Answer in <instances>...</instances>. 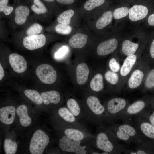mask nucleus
I'll return each mask as SVG.
<instances>
[{
    "label": "nucleus",
    "instance_id": "obj_6",
    "mask_svg": "<svg viewBox=\"0 0 154 154\" xmlns=\"http://www.w3.org/2000/svg\"><path fill=\"white\" fill-rule=\"evenodd\" d=\"M49 142L48 135L43 131L37 130L33 134L30 141V152L32 154H42Z\"/></svg>",
    "mask_w": 154,
    "mask_h": 154
},
{
    "label": "nucleus",
    "instance_id": "obj_30",
    "mask_svg": "<svg viewBox=\"0 0 154 154\" xmlns=\"http://www.w3.org/2000/svg\"><path fill=\"white\" fill-rule=\"evenodd\" d=\"M74 13V11L69 9L63 12L58 17V22L60 23L66 25L69 24L71 22V18Z\"/></svg>",
    "mask_w": 154,
    "mask_h": 154
},
{
    "label": "nucleus",
    "instance_id": "obj_20",
    "mask_svg": "<svg viewBox=\"0 0 154 154\" xmlns=\"http://www.w3.org/2000/svg\"><path fill=\"white\" fill-rule=\"evenodd\" d=\"M88 36L82 33H77L69 39L68 43L72 48H80L83 47L87 41Z\"/></svg>",
    "mask_w": 154,
    "mask_h": 154
},
{
    "label": "nucleus",
    "instance_id": "obj_15",
    "mask_svg": "<svg viewBox=\"0 0 154 154\" xmlns=\"http://www.w3.org/2000/svg\"><path fill=\"white\" fill-rule=\"evenodd\" d=\"M118 41L116 38H112L104 41L98 46L97 52L99 56H104L114 52L117 48Z\"/></svg>",
    "mask_w": 154,
    "mask_h": 154
},
{
    "label": "nucleus",
    "instance_id": "obj_4",
    "mask_svg": "<svg viewBox=\"0 0 154 154\" xmlns=\"http://www.w3.org/2000/svg\"><path fill=\"white\" fill-rule=\"evenodd\" d=\"M58 145L62 151L76 154H92L95 151L92 147L94 146L92 140L85 142L63 135L59 139Z\"/></svg>",
    "mask_w": 154,
    "mask_h": 154
},
{
    "label": "nucleus",
    "instance_id": "obj_41",
    "mask_svg": "<svg viewBox=\"0 0 154 154\" xmlns=\"http://www.w3.org/2000/svg\"><path fill=\"white\" fill-rule=\"evenodd\" d=\"M151 38L149 42L148 52L150 59L154 62V34Z\"/></svg>",
    "mask_w": 154,
    "mask_h": 154
},
{
    "label": "nucleus",
    "instance_id": "obj_18",
    "mask_svg": "<svg viewBox=\"0 0 154 154\" xmlns=\"http://www.w3.org/2000/svg\"><path fill=\"white\" fill-rule=\"evenodd\" d=\"M43 103L46 105L57 104L60 102L61 96L58 91L52 90L42 92L41 94Z\"/></svg>",
    "mask_w": 154,
    "mask_h": 154
},
{
    "label": "nucleus",
    "instance_id": "obj_31",
    "mask_svg": "<svg viewBox=\"0 0 154 154\" xmlns=\"http://www.w3.org/2000/svg\"><path fill=\"white\" fill-rule=\"evenodd\" d=\"M31 8L35 13L37 14L44 13L47 11L46 7L40 0H33V4Z\"/></svg>",
    "mask_w": 154,
    "mask_h": 154
},
{
    "label": "nucleus",
    "instance_id": "obj_29",
    "mask_svg": "<svg viewBox=\"0 0 154 154\" xmlns=\"http://www.w3.org/2000/svg\"><path fill=\"white\" fill-rule=\"evenodd\" d=\"M3 147L5 154H14L17 151L18 145L16 142L7 139L4 141Z\"/></svg>",
    "mask_w": 154,
    "mask_h": 154
},
{
    "label": "nucleus",
    "instance_id": "obj_36",
    "mask_svg": "<svg viewBox=\"0 0 154 154\" xmlns=\"http://www.w3.org/2000/svg\"><path fill=\"white\" fill-rule=\"evenodd\" d=\"M106 80L112 85H116L119 81V76L115 72L108 71L105 74Z\"/></svg>",
    "mask_w": 154,
    "mask_h": 154
},
{
    "label": "nucleus",
    "instance_id": "obj_23",
    "mask_svg": "<svg viewBox=\"0 0 154 154\" xmlns=\"http://www.w3.org/2000/svg\"><path fill=\"white\" fill-rule=\"evenodd\" d=\"M144 76V74L142 71L139 70H135L128 80L129 88L134 89L139 87L142 82Z\"/></svg>",
    "mask_w": 154,
    "mask_h": 154
},
{
    "label": "nucleus",
    "instance_id": "obj_8",
    "mask_svg": "<svg viewBox=\"0 0 154 154\" xmlns=\"http://www.w3.org/2000/svg\"><path fill=\"white\" fill-rule=\"evenodd\" d=\"M57 115L60 120L59 123L88 131L83 123L79 121L66 107L59 108L57 111Z\"/></svg>",
    "mask_w": 154,
    "mask_h": 154
},
{
    "label": "nucleus",
    "instance_id": "obj_13",
    "mask_svg": "<svg viewBox=\"0 0 154 154\" xmlns=\"http://www.w3.org/2000/svg\"><path fill=\"white\" fill-rule=\"evenodd\" d=\"M123 153L147 154L154 153V141L145 140L137 145L134 149H126Z\"/></svg>",
    "mask_w": 154,
    "mask_h": 154
},
{
    "label": "nucleus",
    "instance_id": "obj_21",
    "mask_svg": "<svg viewBox=\"0 0 154 154\" xmlns=\"http://www.w3.org/2000/svg\"><path fill=\"white\" fill-rule=\"evenodd\" d=\"M29 13V10L27 6L21 5L18 6L15 10V21L19 25H22L25 22Z\"/></svg>",
    "mask_w": 154,
    "mask_h": 154
},
{
    "label": "nucleus",
    "instance_id": "obj_43",
    "mask_svg": "<svg viewBox=\"0 0 154 154\" xmlns=\"http://www.w3.org/2000/svg\"><path fill=\"white\" fill-rule=\"evenodd\" d=\"M148 25L151 26H154V12L151 14L147 19Z\"/></svg>",
    "mask_w": 154,
    "mask_h": 154
},
{
    "label": "nucleus",
    "instance_id": "obj_9",
    "mask_svg": "<svg viewBox=\"0 0 154 154\" xmlns=\"http://www.w3.org/2000/svg\"><path fill=\"white\" fill-rule=\"evenodd\" d=\"M35 73L39 80L44 84H52L56 80V72L50 65L43 64L39 66L36 70Z\"/></svg>",
    "mask_w": 154,
    "mask_h": 154
},
{
    "label": "nucleus",
    "instance_id": "obj_24",
    "mask_svg": "<svg viewBox=\"0 0 154 154\" xmlns=\"http://www.w3.org/2000/svg\"><path fill=\"white\" fill-rule=\"evenodd\" d=\"M136 60L137 56L134 54L128 56L126 58L120 69V73L121 76H125L129 73Z\"/></svg>",
    "mask_w": 154,
    "mask_h": 154
},
{
    "label": "nucleus",
    "instance_id": "obj_44",
    "mask_svg": "<svg viewBox=\"0 0 154 154\" xmlns=\"http://www.w3.org/2000/svg\"><path fill=\"white\" fill-rule=\"evenodd\" d=\"M75 0H56L58 2L63 4H70L73 3Z\"/></svg>",
    "mask_w": 154,
    "mask_h": 154
},
{
    "label": "nucleus",
    "instance_id": "obj_17",
    "mask_svg": "<svg viewBox=\"0 0 154 154\" xmlns=\"http://www.w3.org/2000/svg\"><path fill=\"white\" fill-rule=\"evenodd\" d=\"M16 110L12 106L1 108L0 109V121L6 125L12 124L15 119Z\"/></svg>",
    "mask_w": 154,
    "mask_h": 154
},
{
    "label": "nucleus",
    "instance_id": "obj_14",
    "mask_svg": "<svg viewBox=\"0 0 154 154\" xmlns=\"http://www.w3.org/2000/svg\"><path fill=\"white\" fill-rule=\"evenodd\" d=\"M9 64L13 70L17 73L25 72L27 67V62L22 56L15 53L10 54L9 56Z\"/></svg>",
    "mask_w": 154,
    "mask_h": 154
},
{
    "label": "nucleus",
    "instance_id": "obj_3",
    "mask_svg": "<svg viewBox=\"0 0 154 154\" xmlns=\"http://www.w3.org/2000/svg\"><path fill=\"white\" fill-rule=\"evenodd\" d=\"M82 105L88 121L99 126L106 122L105 107L97 97L94 96H88Z\"/></svg>",
    "mask_w": 154,
    "mask_h": 154
},
{
    "label": "nucleus",
    "instance_id": "obj_42",
    "mask_svg": "<svg viewBox=\"0 0 154 154\" xmlns=\"http://www.w3.org/2000/svg\"><path fill=\"white\" fill-rule=\"evenodd\" d=\"M68 48L66 46H64L59 49L54 54V57L56 59H60L63 58L68 53Z\"/></svg>",
    "mask_w": 154,
    "mask_h": 154
},
{
    "label": "nucleus",
    "instance_id": "obj_5",
    "mask_svg": "<svg viewBox=\"0 0 154 154\" xmlns=\"http://www.w3.org/2000/svg\"><path fill=\"white\" fill-rule=\"evenodd\" d=\"M128 105L126 100L120 98H115L104 105L105 110L106 122L111 123L117 119L119 114Z\"/></svg>",
    "mask_w": 154,
    "mask_h": 154
},
{
    "label": "nucleus",
    "instance_id": "obj_32",
    "mask_svg": "<svg viewBox=\"0 0 154 154\" xmlns=\"http://www.w3.org/2000/svg\"><path fill=\"white\" fill-rule=\"evenodd\" d=\"M138 115L146 119L154 126V108H146Z\"/></svg>",
    "mask_w": 154,
    "mask_h": 154
},
{
    "label": "nucleus",
    "instance_id": "obj_40",
    "mask_svg": "<svg viewBox=\"0 0 154 154\" xmlns=\"http://www.w3.org/2000/svg\"><path fill=\"white\" fill-rule=\"evenodd\" d=\"M109 66L112 71L118 72L120 69V65L114 58H111L109 62Z\"/></svg>",
    "mask_w": 154,
    "mask_h": 154
},
{
    "label": "nucleus",
    "instance_id": "obj_38",
    "mask_svg": "<svg viewBox=\"0 0 154 154\" xmlns=\"http://www.w3.org/2000/svg\"><path fill=\"white\" fill-rule=\"evenodd\" d=\"M72 29L70 26L60 23L57 24L55 27V30L57 33L63 35L70 34Z\"/></svg>",
    "mask_w": 154,
    "mask_h": 154
},
{
    "label": "nucleus",
    "instance_id": "obj_12",
    "mask_svg": "<svg viewBox=\"0 0 154 154\" xmlns=\"http://www.w3.org/2000/svg\"><path fill=\"white\" fill-rule=\"evenodd\" d=\"M46 38L42 34L27 36L23 40V44L27 49L34 50L42 47L45 44Z\"/></svg>",
    "mask_w": 154,
    "mask_h": 154
},
{
    "label": "nucleus",
    "instance_id": "obj_33",
    "mask_svg": "<svg viewBox=\"0 0 154 154\" xmlns=\"http://www.w3.org/2000/svg\"><path fill=\"white\" fill-rule=\"evenodd\" d=\"M127 7H122L116 9L113 13V16L116 19H119L126 16L129 13Z\"/></svg>",
    "mask_w": 154,
    "mask_h": 154
},
{
    "label": "nucleus",
    "instance_id": "obj_46",
    "mask_svg": "<svg viewBox=\"0 0 154 154\" xmlns=\"http://www.w3.org/2000/svg\"><path fill=\"white\" fill-rule=\"evenodd\" d=\"M47 2H52L54 0H43Z\"/></svg>",
    "mask_w": 154,
    "mask_h": 154
},
{
    "label": "nucleus",
    "instance_id": "obj_45",
    "mask_svg": "<svg viewBox=\"0 0 154 154\" xmlns=\"http://www.w3.org/2000/svg\"><path fill=\"white\" fill-rule=\"evenodd\" d=\"M4 76V72L1 64H0V80H1Z\"/></svg>",
    "mask_w": 154,
    "mask_h": 154
},
{
    "label": "nucleus",
    "instance_id": "obj_16",
    "mask_svg": "<svg viewBox=\"0 0 154 154\" xmlns=\"http://www.w3.org/2000/svg\"><path fill=\"white\" fill-rule=\"evenodd\" d=\"M149 13L147 7L143 5H135L129 9V17L133 21L142 19L147 16Z\"/></svg>",
    "mask_w": 154,
    "mask_h": 154
},
{
    "label": "nucleus",
    "instance_id": "obj_25",
    "mask_svg": "<svg viewBox=\"0 0 154 154\" xmlns=\"http://www.w3.org/2000/svg\"><path fill=\"white\" fill-rule=\"evenodd\" d=\"M113 13L111 11L104 12L97 21L96 26L98 29H101L110 24L112 21Z\"/></svg>",
    "mask_w": 154,
    "mask_h": 154
},
{
    "label": "nucleus",
    "instance_id": "obj_2",
    "mask_svg": "<svg viewBox=\"0 0 154 154\" xmlns=\"http://www.w3.org/2000/svg\"><path fill=\"white\" fill-rule=\"evenodd\" d=\"M110 134L116 139L127 144H139L147 139L131 124H113L107 127Z\"/></svg>",
    "mask_w": 154,
    "mask_h": 154
},
{
    "label": "nucleus",
    "instance_id": "obj_19",
    "mask_svg": "<svg viewBox=\"0 0 154 154\" xmlns=\"http://www.w3.org/2000/svg\"><path fill=\"white\" fill-rule=\"evenodd\" d=\"M16 113L22 126L27 127L31 124L32 120L28 115L27 108L25 105L22 104L19 106L16 110Z\"/></svg>",
    "mask_w": 154,
    "mask_h": 154
},
{
    "label": "nucleus",
    "instance_id": "obj_28",
    "mask_svg": "<svg viewBox=\"0 0 154 154\" xmlns=\"http://www.w3.org/2000/svg\"><path fill=\"white\" fill-rule=\"evenodd\" d=\"M25 96L34 103L41 104L42 102L41 94L37 91L31 89H27L24 91Z\"/></svg>",
    "mask_w": 154,
    "mask_h": 154
},
{
    "label": "nucleus",
    "instance_id": "obj_35",
    "mask_svg": "<svg viewBox=\"0 0 154 154\" xmlns=\"http://www.w3.org/2000/svg\"><path fill=\"white\" fill-rule=\"evenodd\" d=\"M105 0H88L84 5V9L87 10H91L96 7L102 5Z\"/></svg>",
    "mask_w": 154,
    "mask_h": 154
},
{
    "label": "nucleus",
    "instance_id": "obj_1",
    "mask_svg": "<svg viewBox=\"0 0 154 154\" xmlns=\"http://www.w3.org/2000/svg\"><path fill=\"white\" fill-rule=\"evenodd\" d=\"M109 133L107 127L103 124L99 125L95 135L93 142L94 147L108 154H120L127 149L126 145L120 143Z\"/></svg>",
    "mask_w": 154,
    "mask_h": 154
},
{
    "label": "nucleus",
    "instance_id": "obj_11",
    "mask_svg": "<svg viewBox=\"0 0 154 154\" xmlns=\"http://www.w3.org/2000/svg\"><path fill=\"white\" fill-rule=\"evenodd\" d=\"M66 107L80 122L88 121L87 117L83 105H81L74 98L68 99L66 102Z\"/></svg>",
    "mask_w": 154,
    "mask_h": 154
},
{
    "label": "nucleus",
    "instance_id": "obj_39",
    "mask_svg": "<svg viewBox=\"0 0 154 154\" xmlns=\"http://www.w3.org/2000/svg\"><path fill=\"white\" fill-rule=\"evenodd\" d=\"M8 0L0 1V11L3 12L4 14L8 15L10 14L13 10V7L7 5Z\"/></svg>",
    "mask_w": 154,
    "mask_h": 154
},
{
    "label": "nucleus",
    "instance_id": "obj_7",
    "mask_svg": "<svg viewBox=\"0 0 154 154\" xmlns=\"http://www.w3.org/2000/svg\"><path fill=\"white\" fill-rule=\"evenodd\" d=\"M151 99L148 101L137 100L128 105L119 115L117 119H121L124 123H130L133 116L139 114L150 104Z\"/></svg>",
    "mask_w": 154,
    "mask_h": 154
},
{
    "label": "nucleus",
    "instance_id": "obj_10",
    "mask_svg": "<svg viewBox=\"0 0 154 154\" xmlns=\"http://www.w3.org/2000/svg\"><path fill=\"white\" fill-rule=\"evenodd\" d=\"M134 126L146 139L154 141V126L146 119L137 115L135 116Z\"/></svg>",
    "mask_w": 154,
    "mask_h": 154
},
{
    "label": "nucleus",
    "instance_id": "obj_34",
    "mask_svg": "<svg viewBox=\"0 0 154 154\" xmlns=\"http://www.w3.org/2000/svg\"><path fill=\"white\" fill-rule=\"evenodd\" d=\"M145 86L148 90L154 89V68L148 73L145 80Z\"/></svg>",
    "mask_w": 154,
    "mask_h": 154
},
{
    "label": "nucleus",
    "instance_id": "obj_26",
    "mask_svg": "<svg viewBox=\"0 0 154 154\" xmlns=\"http://www.w3.org/2000/svg\"><path fill=\"white\" fill-rule=\"evenodd\" d=\"M138 47L139 44L137 43L126 40L122 43V51L125 55L128 56L134 54Z\"/></svg>",
    "mask_w": 154,
    "mask_h": 154
},
{
    "label": "nucleus",
    "instance_id": "obj_37",
    "mask_svg": "<svg viewBox=\"0 0 154 154\" xmlns=\"http://www.w3.org/2000/svg\"><path fill=\"white\" fill-rule=\"evenodd\" d=\"M42 30L41 25L38 23H35L26 30V33L27 36L37 35L40 33Z\"/></svg>",
    "mask_w": 154,
    "mask_h": 154
},
{
    "label": "nucleus",
    "instance_id": "obj_47",
    "mask_svg": "<svg viewBox=\"0 0 154 154\" xmlns=\"http://www.w3.org/2000/svg\"><path fill=\"white\" fill-rule=\"evenodd\" d=\"M2 0H0V1H2Z\"/></svg>",
    "mask_w": 154,
    "mask_h": 154
},
{
    "label": "nucleus",
    "instance_id": "obj_22",
    "mask_svg": "<svg viewBox=\"0 0 154 154\" xmlns=\"http://www.w3.org/2000/svg\"><path fill=\"white\" fill-rule=\"evenodd\" d=\"M89 73L88 66L85 63H81L76 69V80L80 85L84 84L87 80Z\"/></svg>",
    "mask_w": 154,
    "mask_h": 154
},
{
    "label": "nucleus",
    "instance_id": "obj_27",
    "mask_svg": "<svg viewBox=\"0 0 154 154\" xmlns=\"http://www.w3.org/2000/svg\"><path fill=\"white\" fill-rule=\"evenodd\" d=\"M90 86L94 92H98L102 91L104 87L102 75L99 73L95 75L90 82Z\"/></svg>",
    "mask_w": 154,
    "mask_h": 154
}]
</instances>
